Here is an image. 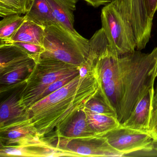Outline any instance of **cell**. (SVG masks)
<instances>
[{"label":"cell","instance_id":"44dd1931","mask_svg":"<svg viewBox=\"0 0 157 157\" xmlns=\"http://www.w3.org/2000/svg\"><path fill=\"white\" fill-rule=\"evenodd\" d=\"M11 44L20 47L27 55L33 59L36 63L39 61L41 55L45 51L43 45L22 42H15Z\"/></svg>","mask_w":157,"mask_h":157},{"label":"cell","instance_id":"d6986e66","mask_svg":"<svg viewBox=\"0 0 157 157\" xmlns=\"http://www.w3.org/2000/svg\"><path fill=\"white\" fill-rule=\"evenodd\" d=\"M85 108L93 113L117 118L115 110L110 104L103 93L99 89L96 95L86 104Z\"/></svg>","mask_w":157,"mask_h":157},{"label":"cell","instance_id":"7c38bea8","mask_svg":"<svg viewBox=\"0 0 157 157\" xmlns=\"http://www.w3.org/2000/svg\"><path fill=\"white\" fill-rule=\"evenodd\" d=\"M154 88L145 94L138 102L122 126L142 132H149Z\"/></svg>","mask_w":157,"mask_h":157},{"label":"cell","instance_id":"5b68a950","mask_svg":"<svg viewBox=\"0 0 157 157\" xmlns=\"http://www.w3.org/2000/svg\"><path fill=\"white\" fill-rule=\"evenodd\" d=\"M36 63L20 47L0 44L1 93L25 84Z\"/></svg>","mask_w":157,"mask_h":157},{"label":"cell","instance_id":"ac0fdd59","mask_svg":"<svg viewBox=\"0 0 157 157\" xmlns=\"http://www.w3.org/2000/svg\"><path fill=\"white\" fill-rule=\"evenodd\" d=\"M25 15L13 14L3 17L0 22V43L9 40L25 21Z\"/></svg>","mask_w":157,"mask_h":157},{"label":"cell","instance_id":"8992f818","mask_svg":"<svg viewBox=\"0 0 157 157\" xmlns=\"http://www.w3.org/2000/svg\"><path fill=\"white\" fill-rule=\"evenodd\" d=\"M101 21L110 49L118 56L127 55L136 50V45L130 39L123 19L112 3L102 9Z\"/></svg>","mask_w":157,"mask_h":157},{"label":"cell","instance_id":"484cf974","mask_svg":"<svg viewBox=\"0 0 157 157\" xmlns=\"http://www.w3.org/2000/svg\"><path fill=\"white\" fill-rule=\"evenodd\" d=\"M157 105V85L154 89V94L152 104V110Z\"/></svg>","mask_w":157,"mask_h":157},{"label":"cell","instance_id":"30bf717a","mask_svg":"<svg viewBox=\"0 0 157 157\" xmlns=\"http://www.w3.org/2000/svg\"><path fill=\"white\" fill-rule=\"evenodd\" d=\"M1 157H58L69 156L66 151L56 147L48 139L38 144L26 146H4L1 145Z\"/></svg>","mask_w":157,"mask_h":157},{"label":"cell","instance_id":"603a6c76","mask_svg":"<svg viewBox=\"0 0 157 157\" xmlns=\"http://www.w3.org/2000/svg\"><path fill=\"white\" fill-rule=\"evenodd\" d=\"M149 132L153 140H157V105L151 110Z\"/></svg>","mask_w":157,"mask_h":157},{"label":"cell","instance_id":"cb8c5ba5","mask_svg":"<svg viewBox=\"0 0 157 157\" xmlns=\"http://www.w3.org/2000/svg\"><path fill=\"white\" fill-rule=\"evenodd\" d=\"M143 1L148 16L153 21L154 14L157 11V0H143Z\"/></svg>","mask_w":157,"mask_h":157},{"label":"cell","instance_id":"3957f363","mask_svg":"<svg viewBox=\"0 0 157 157\" xmlns=\"http://www.w3.org/2000/svg\"><path fill=\"white\" fill-rule=\"evenodd\" d=\"M43 46L45 51L40 59L59 60L76 67L87 60L90 53L89 40L59 25L45 28Z\"/></svg>","mask_w":157,"mask_h":157},{"label":"cell","instance_id":"4316f807","mask_svg":"<svg viewBox=\"0 0 157 157\" xmlns=\"http://www.w3.org/2000/svg\"></svg>","mask_w":157,"mask_h":157},{"label":"cell","instance_id":"5bb4252c","mask_svg":"<svg viewBox=\"0 0 157 157\" xmlns=\"http://www.w3.org/2000/svg\"><path fill=\"white\" fill-rule=\"evenodd\" d=\"M26 21L33 22L45 28L53 25H59L54 17L47 0H32Z\"/></svg>","mask_w":157,"mask_h":157},{"label":"cell","instance_id":"2e32d148","mask_svg":"<svg viewBox=\"0 0 157 157\" xmlns=\"http://www.w3.org/2000/svg\"><path fill=\"white\" fill-rule=\"evenodd\" d=\"M20 92L13 93L2 102L0 108V127L21 119L27 114V112L20 105Z\"/></svg>","mask_w":157,"mask_h":157},{"label":"cell","instance_id":"7a4b0ae2","mask_svg":"<svg viewBox=\"0 0 157 157\" xmlns=\"http://www.w3.org/2000/svg\"><path fill=\"white\" fill-rule=\"evenodd\" d=\"M99 89L95 71L85 77L78 75L61 89L37 101L27 111L44 137L54 138L77 112L83 110Z\"/></svg>","mask_w":157,"mask_h":157},{"label":"cell","instance_id":"52a82bcc","mask_svg":"<svg viewBox=\"0 0 157 157\" xmlns=\"http://www.w3.org/2000/svg\"><path fill=\"white\" fill-rule=\"evenodd\" d=\"M102 136L124 156L137 151L150 153L153 149V139L149 132L135 130L121 124Z\"/></svg>","mask_w":157,"mask_h":157},{"label":"cell","instance_id":"d4e9b609","mask_svg":"<svg viewBox=\"0 0 157 157\" xmlns=\"http://www.w3.org/2000/svg\"><path fill=\"white\" fill-rule=\"evenodd\" d=\"M94 8H98L101 5H106L112 3L113 0H83Z\"/></svg>","mask_w":157,"mask_h":157},{"label":"cell","instance_id":"9c48e42d","mask_svg":"<svg viewBox=\"0 0 157 157\" xmlns=\"http://www.w3.org/2000/svg\"><path fill=\"white\" fill-rule=\"evenodd\" d=\"M55 147L69 152L74 157H124L122 152L115 149L103 136L89 140H66L56 138Z\"/></svg>","mask_w":157,"mask_h":157},{"label":"cell","instance_id":"6da1fadb","mask_svg":"<svg viewBox=\"0 0 157 157\" xmlns=\"http://www.w3.org/2000/svg\"><path fill=\"white\" fill-rule=\"evenodd\" d=\"M99 89L115 109L120 124L128 119L140 100L154 88L157 77V47L118 56L108 48L96 62Z\"/></svg>","mask_w":157,"mask_h":157},{"label":"cell","instance_id":"ba28073f","mask_svg":"<svg viewBox=\"0 0 157 157\" xmlns=\"http://www.w3.org/2000/svg\"><path fill=\"white\" fill-rule=\"evenodd\" d=\"M1 145L26 146L38 144L45 138L38 133L28 113L24 117L0 127Z\"/></svg>","mask_w":157,"mask_h":157},{"label":"cell","instance_id":"4fadbf2b","mask_svg":"<svg viewBox=\"0 0 157 157\" xmlns=\"http://www.w3.org/2000/svg\"><path fill=\"white\" fill-rule=\"evenodd\" d=\"M58 23L76 35H80L74 27V12L78 0H47Z\"/></svg>","mask_w":157,"mask_h":157},{"label":"cell","instance_id":"e0dca14e","mask_svg":"<svg viewBox=\"0 0 157 157\" xmlns=\"http://www.w3.org/2000/svg\"><path fill=\"white\" fill-rule=\"evenodd\" d=\"M83 110L88 124L99 136H102L121 124L116 117L93 113L85 108Z\"/></svg>","mask_w":157,"mask_h":157},{"label":"cell","instance_id":"ffe728a7","mask_svg":"<svg viewBox=\"0 0 157 157\" xmlns=\"http://www.w3.org/2000/svg\"><path fill=\"white\" fill-rule=\"evenodd\" d=\"M32 0H0V16L25 14L29 10Z\"/></svg>","mask_w":157,"mask_h":157},{"label":"cell","instance_id":"9a60e30c","mask_svg":"<svg viewBox=\"0 0 157 157\" xmlns=\"http://www.w3.org/2000/svg\"><path fill=\"white\" fill-rule=\"evenodd\" d=\"M44 34V27L25 20L11 38L0 44L22 42L43 45Z\"/></svg>","mask_w":157,"mask_h":157},{"label":"cell","instance_id":"8fae6325","mask_svg":"<svg viewBox=\"0 0 157 157\" xmlns=\"http://www.w3.org/2000/svg\"><path fill=\"white\" fill-rule=\"evenodd\" d=\"M99 136L88 124L84 110L76 113L55 138L66 140H89Z\"/></svg>","mask_w":157,"mask_h":157},{"label":"cell","instance_id":"7402d4cb","mask_svg":"<svg viewBox=\"0 0 157 157\" xmlns=\"http://www.w3.org/2000/svg\"><path fill=\"white\" fill-rule=\"evenodd\" d=\"M78 74H73L69 76H66L61 78L57 80L56 81L50 84L41 94L39 98V100L43 99L46 97L48 95L51 94L53 93L59 89H61L62 87L67 85V84L70 82L74 78H75Z\"/></svg>","mask_w":157,"mask_h":157},{"label":"cell","instance_id":"277c9868","mask_svg":"<svg viewBox=\"0 0 157 157\" xmlns=\"http://www.w3.org/2000/svg\"><path fill=\"white\" fill-rule=\"evenodd\" d=\"M78 67L54 59H41L36 63L20 91L19 102L27 112L38 101L43 92L59 79L73 74H78Z\"/></svg>","mask_w":157,"mask_h":157}]
</instances>
